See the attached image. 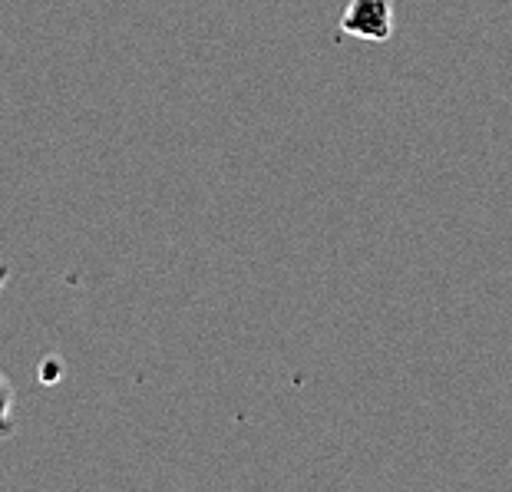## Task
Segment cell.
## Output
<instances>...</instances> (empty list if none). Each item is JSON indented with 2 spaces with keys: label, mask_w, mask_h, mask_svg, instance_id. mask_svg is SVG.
Here are the masks:
<instances>
[{
  "label": "cell",
  "mask_w": 512,
  "mask_h": 492,
  "mask_svg": "<svg viewBox=\"0 0 512 492\" xmlns=\"http://www.w3.org/2000/svg\"><path fill=\"white\" fill-rule=\"evenodd\" d=\"M337 30L364 43H387L394 37V0H347Z\"/></svg>",
  "instance_id": "6da1fadb"
},
{
  "label": "cell",
  "mask_w": 512,
  "mask_h": 492,
  "mask_svg": "<svg viewBox=\"0 0 512 492\" xmlns=\"http://www.w3.org/2000/svg\"><path fill=\"white\" fill-rule=\"evenodd\" d=\"M14 410H17V393H14V384H10V377L4 374V370H0V440H7V436H14V430H17Z\"/></svg>",
  "instance_id": "7a4b0ae2"
},
{
  "label": "cell",
  "mask_w": 512,
  "mask_h": 492,
  "mask_svg": "<svg viewBox=\"0 0 512 492\" xmlns=\"http://www.w3.org/2000/svg\"><path fill=\"white\" fill-rule=\"evenodd\" d=\"M10 271H14V268H10V261H0V291L7 288V281H10Z\"/></svg>",
  "instance_id": "3957f363"
}]
</instances>
